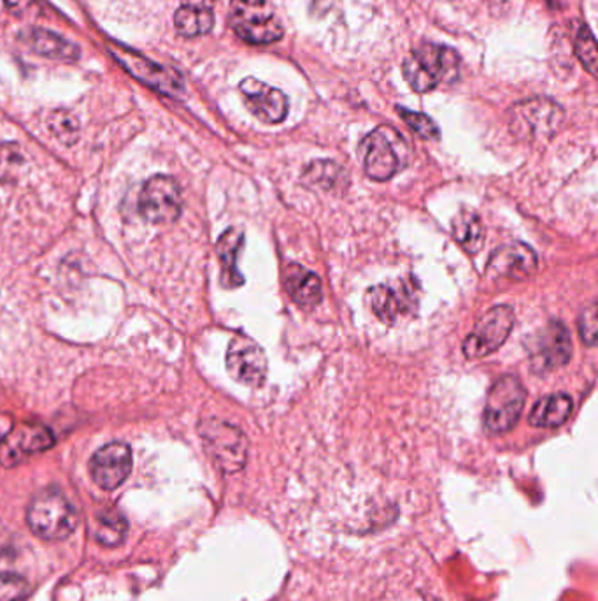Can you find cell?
Masks as SVG:
<instances>
[{
	"label": "cell",
	"instance_id": "cell-1",
	"mask_svg": "<svg viewBox=\"0 0 598 601\" xmlns=\"http://www.w3.org/2000/svg\"><path fill=\"white\" fill-rule=\"evenodd\" d=\"M359 157L369 179L388 182L408 165L409 146L401 132L390 125H381L363 137Z\"/></svg>",
	"mask_w": 598,
	"mask_h": 601
},
{
	"label": "cell",
	"instance_id": "cell-2",
	"mask_svg": "<svg viewBox=\"0 0 598 601\" xmlns=\"http://www.w3.org/2000/svg\"><path fill=\"white\" fill-rule=\"evenodd\" d=\"M30 531L47 542H62L78 528V512L59 489H44L30 501L27 510Z\"/></svg>",
	"mask_w": 598,
	"mask_h": 601
},
{
	"label": "cell",
	"instance_id": "cell-3",
	"mask_svg": "<svg viewBox=\"0 0 598 601\" xmlns=\"http://www.w3.org/2000/svg\"><path fill=\"white\" fill-rule=\"evenodd\" d=\"M402 69L411 89L425 93L458 78L460 57L453 48L426 43L413 50Z\"/></svg>",
	"mask_w": 598,
	"mask_h": 601
},
{
	"label": "cell",
	"instance_id": "cell-4",
	"mask_svg": "<svg viewBox=\"0 0 598 601\" xmlns=\"http://www.w3.org/2000/svg\"><path fill=\"white\" fill-rule=\"evenodd\" d=\"M230 26L246 43L270 44L282 38L272 0H233Z\"/></svg>",
	"mask_w": 598,
	"mask_h": 601
},
{
	"label": "cell",
	"instance_id": "cell-5",
	"mask_svg": "<svg viewBox=\"0 0 598 601\" xmlns=\"http://www.w3.org/2000/svg\"><path fill=\"white\" fill-rule=\"evenodd\" d=\"M200 437L209 458L219 470L233 475L243 470L248 461V438L233 424L219 419L200 422Z\"/></svg>",
	"mask_w": 598,
	"mask_h": 601
},
{
	"label": "cell",
	"instance_id": "cell-6",
	"mask_svg": "<svg viewBox=\"0 0 598 601\" xmlns=\"http://www.w3.org/2000/svg\"><path fill=\"white\" fill-rule=\"evenodd\" d=\"M527 401V389L516 375H506L495 381L486 398L483 424L492 435L511 431L518 424Z\"/></svg>",
	"mask_w": 598,
	"mask_h": 601
},
{
	"label": "cell",
	"instance_id": "cell-7",
	"mask_svg": "<svg viewBox=\"0 0 598 601\" xmlns=\"http://www.w3.org/2000/svg\"><path fill=\"white\" fill-rule=\"evenodd\" d=\"M564 122V110L549 99H532L511 108L509 125L523 141H544L555 136Z\"/></svg>",
	"mask_w": 598,
	"mask_h": 601
},
{
	"label": "cell",
	"instance_id": "cell-8",
	"mask_svg": "<svg viewBox=\"0 0 598 601\" xmlns=\"http://www.w3.org/2000/svg\"><path fill=\"white\" fill-rule=\"evenodd\" d=\"M532 371L537 375L555 371L573 357V338L564 324L553 320L527 342Z\"/></svg>",
	"mask_w": 598,
	"mask_h": 601
},
{
	"label": "cell",
	"instance_id": "cell-9",
	"mask_svg": "<svg viewBox=\"0 0 598 601\" xmlns=\"http://www.w3.org/2000/svg\"><path fill=\"white\" fill-rule=\"evenodd\" d=\"M514 309L509 305L493 306L477 320L471 335L465 338L464 354L467 359H481L506 344L514 327Z\"/></svg>",
	"mask_w": 598,
	"mask_h": 601
},
{
	"label": "cell",
	"instance_id": "cell-10",
	"mask_svg": "<svg viewBox=\"0 0 598 601\" xmlns=\"http://www.w3.org/2000/svg\"><path fill=\"white\" fill-rule=\"evenodd\" d=\"M110 50L114 59L118 60L132 77L143 81L144 85L152 86L156 92L169 95V98H182L185 93V80L174 69L155 64L152 60L141 57L140 53L118 47V44L110 47Z\"/></svg>",
	"mask_w": 598,
	"mask_h": 601
},
{
	"label": "cell",
	"instance_id": "cell-11",
	"mask_svg": "<svg viewBox=\"0 0 598 601\" xmlns=\"http://www.w3.org/2000/svg\"><path fill=\"white\" fill-rule=\"evenodd\" d=\"M182 189L171 176H153L144 183L140 210L153 224H171L182 213Z\"/></svg>",
	"mask_w": 598,
	"mask_h": 601
},
{
	"label": "cell",
	"instance_id": "cell-12",
	"mask_svg": "<svg viewBox=\"0 0 598 601\" xmlns=\"http://www.w3.org/2000/svg\"><path fill=\"white\" fill-rule=\"evenodd\" d=\"M227 369L243 386L261 387L269 373L266 352L248 336H236L228 345Z\"/></svg>",
	"mask_w": 598,
	"mask_h": 601
},
{
	"label": "cell",
	"instance_id": "cell-13",
	"mask_svg": "<svg viewBox=\"0 0 598 601\" xmlns=\"http://www.w3.org/2000/svg\"><path fill=\"white\" fill-rule=\"evenodd\" d=\"M132 471V450L127 444L113 441L93 454L90 459V475L93 482L104 491L118 489Z\"/></svg>",
	"mask_w": 598,
	"mask_h": 601
},
{
	"label": "cell",
	"instance_id": "cell-14",
	"mask_svg": "<svg viewBox=\"0 0 598 601\" xmlns=\"http://www.w3.org/2000/svg\"><path fill=\"white\" fill-rule=\"evenodd\" d=\"M537 272V254L525 243H511L493 252L486 276L493 282H525Z\"/></svg>",
	"mask_w": 598,
	"mask_h": 601
},
{
	"label": "cell",
	"instance_id": "cell-15",
	"mask_svg": "<svg viewBox=\"0 0 598 601\" xmlns=\"http://www.w3.org/2000/svg\"><path fill=\"white\" fill-rule=\"evenodd\" d=\"M55 444L50 429L38 424H25L22 428L11 429L0 445V465L17 466L34 454L43 452Z\"/></svg>",
	"mask_w": 598,
	"mask_h": 601
},
{
	"label": "cell",
	"instance_id": "cell-16",
	"mask_svg": "<svg viewBox=\"0 0 598 601\" xmlns=\"http://www.w3.org/2000/svg\"><path fill=\"white\" fill-rule=\"evenodd\" d=\"M246 106L260 122L281 123L288 115V98L279 89L261 83L257 78H246L239 85Z\"/></svg>",
	"mask_w": 598,
	"mask_h": 601
},
{
	"label": "cell",
	"instance_id": "cell-17",
	"mask_svg": "<svg viewBox=\"0 0 598 601\" xmlns=\"http://www.w3.org/2000/svg\"><path fill=\"white\" fill-rule=\"evenodd\" d=\"M367 305L372 314L380 318L381 323L393 324L401 314L414 308V297L409 293V287L401 285L399 288L390 285H375L369 288L365 296Z\"/></svg>",
	"mask_w": 598,
	"mask_h": 601
},
{
	"label": "cell",
	"instance_id": "cell-18",
	"mask_svg": "<svg viewBox=\"0 0 598 601\" xmlns=\"http://www.w3.org/2000/svg\"><path fill=\"white\" fill-rule=\"evenodd\" d=\"M215 4L216 0H183L182 8L174 14L177 32L185 38H197L212 32L215 26Z\"/></svg>",
	"mask_w": 598,
	"mask_h": 601
},
{
	"label": "cell",
	"instance_id": "cell-19",
	"mask_svg": "<svg viewBox=\"0 0 598 601\" xmlns=\"http://www.w3.org/2000/svg\"><path fill=\"white\" fill-rule=\"evenodd\" d=\"M285 285H287L291 299L302 308H312V306L320 305V300L323 299V285H321L320 276L309 272L300 264L293 263L287 267Z\"/></svg>",
	"mask_w": 598,
	"mask_h": 601
},
{
	"label": "cell",
	"instance_id": "cell-20",
	"mask_svg": "<svg viewBox=\"0 0 598 601\" xmlns=\"http://www.w3.org/2000/svg\"><path fill=\"white\" fill-rule=\"evenodd\" d=\"M574 401L569 394L558 393L535 403L528 422L534 428H558L569 420Z\"/></svg>",
	"mask_w": 598,
	"mask_h": 601
},
{
	"label": "cell",
	"instance_id": "cell-21",
	"mask_svg": "<svg viewBox=\"0 0 598 601\" xmlns=\"http://www.w3.org/2000/svg\"><path fill=\"white\" fill-rule=\"evenodd\" d=\"M245 245V234L237 230H228L218 240V257L221 263V284L227 288L245 284V276L237 269V257Z\"/></svg>",
	"mask_w": 598,
	"mask_h": 601
},
{
	"label": "cell",
	"instance_id": "cell-22",
	"mask_svg": "<svg viewBox=\"0 0 598 601\" xmlns=\"http://www.w3.org/2000/svg\"><path fill=\"white\" fill-rule=\"evenodd\" d=\"M302 182L323 192H344L350 186V174L333 161H315L303 170Z\"/></svg>",
	"mask_w": 598,
	"mask_h": 601
},
{
	"label": "cell",
	"instance_id": "cell-23",
	"mask_svg": "<svg viewBox=\"0 0 598 601\" xmlns=\"http://www.w3.org/2000/svg\"><path fill=\"white\" fill-rule=\"evenodd\" d=\"M25 38L32 50L48 59L76 60L80 57V48L76 44L50 30L32 29L27 32Z\"/></svg>",
	"mask_w": 598,
	"mask_h": 601
},
{
	"label": "cell",
	"instance_id": "cell-24",
	"mask_svg": "<svg viewBox=\"0 0 598 601\" xmlns=\"http://www.w3.org/2000/svg\"><path fill=\"white\" fill-rule=\"evenodd\" d=\"M128 524L116 509H104L95 516L93 537L101 546L118 547L127 538Z\"/></svg>",
	"mask_w": 598,
	"mask_h": 601
},
{
	"label": "cell",
	"instance_id": "cell-25",
	"mask_svg": "<svg viewBox=\"0 0 598 601\" xmlns=\"http://www.w3.org/2000/svg\"><path fill=\"white\" fill-rule=\"evenodd\" d=\"M453 237L468 254H477L485 242V227L474 212H462L453 221Z\"/></svg>",
	"mask_w": 598,
	"mask_h": 601
},
{
	"label": "cell",
	"instance_id": "cell-26",
	"mask_svg": "<svg viewBox=\"0 0 598 601\" xmlns=\"http://www.w3.org/2000/svg\"><path fill=\"white\" fill-rule=\"evenodd\" d=\"M576 53L586 71L595 74L598 59L597 41H595L594 32L586 26H582L577 32Z\"/></svg>",
	"mask_w": 598,
	"mask_h": 601
},
{
	"label": "cell",
	"instance_id": "cell-27",
	"mask_svg": "<svg viewBox=\"0 0 598 601\" xmlns=\"http://www.w3.org/2000/svg\"><path fill=\"white\" fill-rule=\"evenodd\" d=\"M29 593V580L14 573H0V601H23Z\"/></svg>",
	"mask_w": 598,
	"mask_h": 601
},
{
	"label": "cell",
	"instance_id": "cell-28",
	"mask_svg": "<svg viewBox=\"0 0 598 601\" xmlns=\"http://www.w3.org/2000/svg\"><path fill=\"white\" fill-rule=\"evenodd\" d=\"M399 113H401L402 119H404L409 128L413 129L420 136L425 137V140H439L441 137L437 123L430 119V116L416 113V111L404 110V108H399Z\"/></svg>",
	"mask_w": 598,
	"mask_h": 601
},
{
	"label": "cell",
	"instance_id": "cell-29",
	"mask_svg": "<svg viewBox=\"0 0 598 601\" xmlns=\"http://www.w3.org/2000/svg\"><path fill=\"white\" fill-rule=\"evenodd\" d=\"M579 336L588 347H594L595 339H597V303L591 300L590 305L585 306L581 315H579Z\"/></svg>",
	"mask_w": 598,
	"mask_h": 601
},
{
	"label": "cell",
	"instance_id": "cell-30",
	"mask_svg": "<svg viewBox=\"0 0 598 601\" xmlns=\"http://www.w3.org/2000/svg\"><path fill=\"white\" fill-rule=\"evenodd\" d=\"M51 131L55 132V136L60 141H65V143H74L78 136V123L76 120L71 119V116L59 115L53 116V122H51Z\"/></svg>",
	"mask_w": 598,
	"mask_h": 601
},
{
	"label": "cell",
	"instance_id": "cell-31",
	"mask_svg": "<svg viewBox=\"0 0 598 601\" xmlns=\"http://www.w3.org/2000/svg\"><path fill=\"white\" fill-rule=\"evenodd\" d=\"M34 0H6L9 9H13L14 14L25 13L27 9L32 8Z\"/></svg>",
	"mask_w": 598,
	"mask_h": 601
},
{
	"label": "cell",
	"instance_id": "cell-32",
	"mask_svg": "<svg viewBox=\"0 0 598 601\" xmlns=\"http://www.w3.org/2000/svg\"><path fill=\"white\" fill-rule=\"evenodd\" d=\"M11 429H13V420H11V417L0 416V444L8 437Z\"/></svg>",
	"mask_w": 598,
	"mask_h": 601
},
{
	"label": "cell",
	"instance_id": "cell-33",
	"mask_svg": "<svg viewBox=\"0 0 598 601\" xmlns=\"http://www.w3.org/2000/svg\"><path fill=\"white\" fill-rule=\"evenodd\" d=\"M549 4L551 6H556L558 4V0H548Z\"/></svg>",
	"mask_w": 598,
	"mask_h": 601
}]
</instances>
